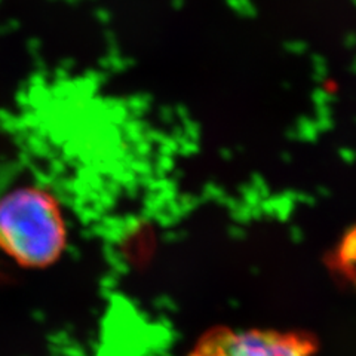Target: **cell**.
<instances>
[{
    "instance_id": "obj_1",
    "label": "cell",
    "mask_w": 356,
    "mask_h": 356,
    "mask_svg": "<svg viewBox=\"0 0 356 356\" xmlns=\"http://www.w3.org/2000/svg\"><path fill=\"white\" fill-rule=\"evenodd\" d=\"M67 242L60 204L40 187H18L0 197V250L26 267L57 261Z\"/></svg>"
},
{
    "instance_id": "obj_2",
    "label": "cell",
    "mask_w": 356,
    "mask_h": 356,
    "mask_svg": "<svg viewBox=\"0 0 356 356\" xmlns=\"http://www.w3.org/2000/svg\"><path fill=\"white\" fill-rule=\"evenodd\" d=\"M315 343L302 332L217 328L199 340L188 356H312Z\"/></svg>"
}]
</instances>
